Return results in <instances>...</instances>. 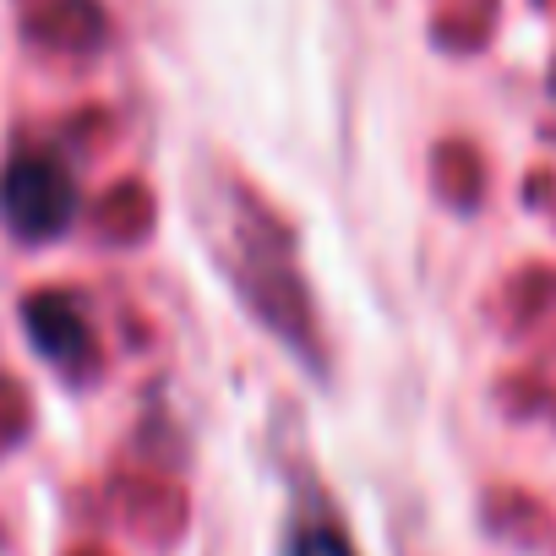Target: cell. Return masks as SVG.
I'll return each mask as SVG.
<instances>
[{"label":"cell","instance_id":"cell-2","mask_svg":"<svg viewBox=\"0 0 556 556\" xmlns=\"http://www.w3.org/2000/svg\"><path fill=\"white\" fill-rule=\"evenodd\" d=\"M28 328H34V339L50 361H77L88 350V323L72 301H55V295L28 301Z\"/></svg>","mask_w":556,"mask_h":556},{"label":"cell","instance_id":"cell-1","mask_svg":"<svg viewBox=\"0 0 556 556\" xmlns=\"http://www.w3.org/2000/svg\"><path fill=\"white\" fill-rule=\"evenodd\" d=\"M0 218L23 240H55L77 218V180L55 153H23L0 175Z\"/></svg>","mask_w":556,"mask_h":556},{"label":"cell","instance_id":"cell-3","mask_svg":"<svg viewBox=\"0 0 556 556\" xmlns=\"http://www.w3.org/2000/svg\"><path fill=\"white\" fill-rule=\"evenodd\" d=\"M295 556H350V545L333 540L328 529H306V534L295 540Z\"/></svg>","mask_w":556,"mask_h":556}]
</instances>
